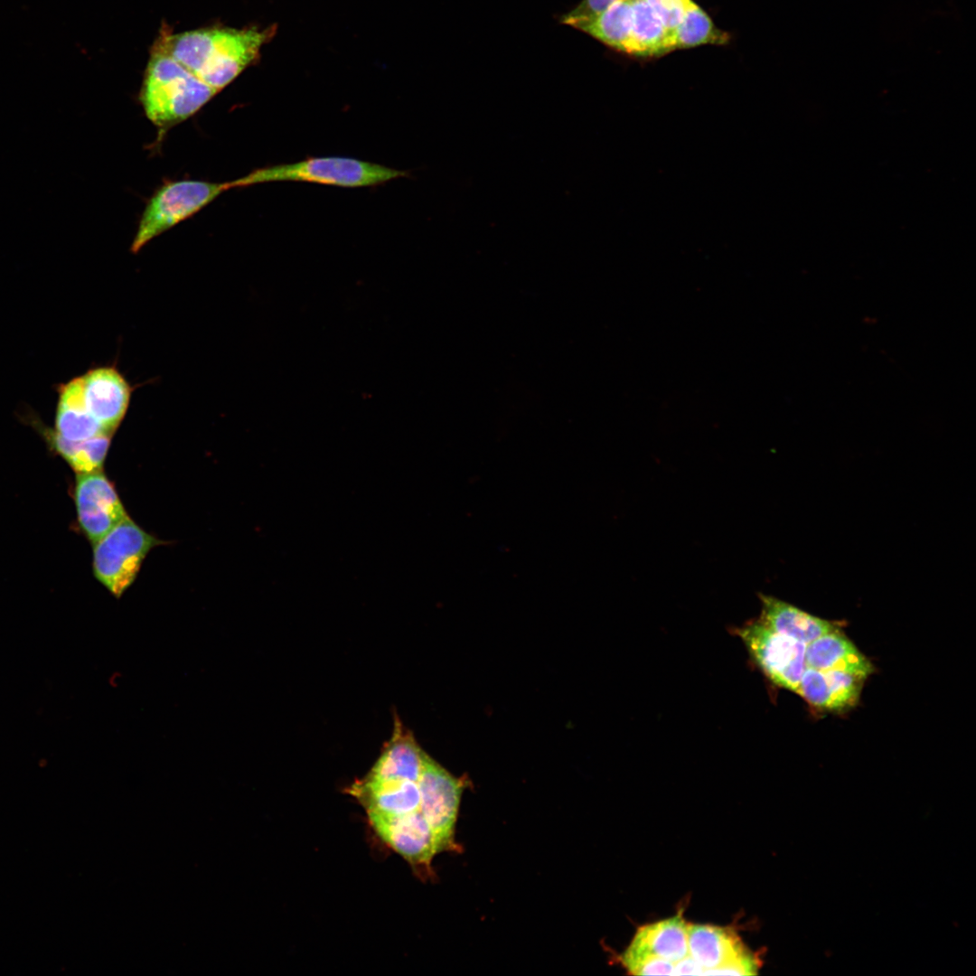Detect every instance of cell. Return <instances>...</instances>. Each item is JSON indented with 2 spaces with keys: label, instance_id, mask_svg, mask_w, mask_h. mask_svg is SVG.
<instances>
[{
  "label": "cell",
  "instance_id": "cell-1",
  "mask_svg": "<svg viewBox=\"0 0 976 976\" xmlns=\"http://www.w3.org/2000/svg\"><path fill=\"white\" fill-rule=\"evenodd\" d=\"M276 27H211L159 36L182 65L211 88L221 90L260 57Z\"/></svg>",
  "mask_w": 976,
  "mask_h": 976
},
{
  "label": "cell",
  "instance_id": "cell-2",
  "mask_svg": "<svg viewBox=\"0 0 976 976\" xmlns=\"http://www.w3.org/2000/svg\"><path fill=\"white\" fill-rule=\"evenodd\" d=\"M218 92L174 59L162 39H157L150 52L139 97L151 123L159 129H168L194 115Z\"/></svg>",
  "mask_w": 976,
  "mask_h": 976
},
{
  "label": "cell",
  "instance_id": "cell-3",
  "mask_svg": "<svg viewBox=\"0 0 976 976\" xmlns=\"http://www.w3.org/2000/svg\"><path fill=\"white\" fill-rule=\"evenodd\" d=\"M408 173L351 157H310L293 164L256 169L231 181L232 188L271 182H303L344 188L370 187L406 177Z\"/></svg>",
  "mask_w": 976,
  "mask_h": 976
},
{
  "label": "cell",
  "instance_id": "cell-4",
  "mask_svg": "<svg viewBox=\"0 0 976 976\" xmlns=\"http://www.w3.org/2000/svg\"><path fill=\"white\" fill-rule=\"evenodd\" d=\"M231 183L180 180L161 186L147 202L131 244L138 252L150 240L192 216L223 192Z\"/></svg>",
  "mask_w": 976,
  "mask_h": 976
},
{
  "label": "cell",
  "instance_id": "cell-5",
  "mask_svg": "<svg viewBox=\"0 0 976 976\" xmlns=\"http://www.w3.org/2000/svg\"><path fill=\"white\" fill-rule=\"evenodd\" d=\"M158 540L128 516L95 542L93 569L96 578L119 596L132 585L143 560Z\"/></svg>",
  "mask_w": 976,
  "mask_h": 976
},
{
  "label": "cell",
  "instance_id": "cell-6",
  "mask_svg": "<svg viewBox=\"0 0 976 976\" xmlns=\"http://www.w3.org/2000/svg\"><path fill=\"white\" fill-rule=\"evenodd\" d=\"M421 811L432 830L437 853L460 852L455 826L466 775L455 777L427 753L419 778Z\"/></svg>",
  "mask_w": 976,
  "mask_h": 976
},
{
  "label": "cell",
  "instance_id": "cell-7",
  "mask_svg": "<svg viewBox=\"0 0 976 976\" xmlns=\"http://www.w3.org/2000/svg\"><path fill=\"white\" fill-rule=\"evenodd\" d=\"M754 662L775 685L797 693L805 671L806 644L758 620L737 630Z\"/></svg>",
  "mask_w": 976,
  "mask_h": 976
},
{
  "label": "cell",
  "instance_id": "cell-8",
  "mask_svg": "<svg viewBox=\"0 0 976 976\" xmlns=\"http://www.w3.org/2000/svg\"><path fill=\"white\" fill-rule=\"evenodd\" d=\"M74 500L80 528L94 543L127 516L114 486L100 471L78 475Z\"/></svg>",
  "mask_w": 976,
  "mask_h": 976
},
{
  "label": "cell",
  "instance_id": "cell-9",
  "mask_svg": "<svg viewBox=\"0 0 976 976\" xmlns=\"http://www.w3.org/2000/svg\"><path fill=\"white\" fill-rule=\"evenodd\" d=\"M82 379L83 399L88 411L108 434L122 420L130 399V389L121 374L112 368H99Z\"/></svg>",
  "mask_w": 976,
  "mask_h": 976
},
{
  "label": "cell",
  "instance_id": "cell-10",
  "mask_svg": "<svg viewBox=\"0 0 976 976\" xmlns=\"http://www.w3.org/2000/svg\"><path fill=\"white\" fill-rule=\"evenodd\" d=\"M864 680L840 671L806 668L797 694L814 708L841 711L858 703Z\"/></svg>",
  "mask_w": 976,
  "mask_h": 976
},
{
  "label": "cell",
  "instance_id": "cell-11",
  "mask_svg": "<svg viewBox=\"0 0 976 976\" xmlns=\"http://www.w3.org/2000/svg\"><path fill=\"white\" fill-rule=\"evenodd\" d=\"M426 752L415 739L398 715L394 716L391 737L382 747L381 753L366 776L375 779L420 778Z\"/></svg>",
  "mask_w": 976,
  "mask_h": 976
},
{
  "label": "cell",
  "instance_id": "cell-12",
  "mask_svg": "<svg viewBox=\"0 0 976 976\" xmlns=\"http://www.w3.org/2000/svg\"><path fill=\"white\" fill-rule=\"evenodd\" d=\"M805 664L807 668L840 671L864 680L874 671L871 662L844 635L841 629L806 644Z\"/></svg>",
  "mask_w": 976,
  "mask_h": 976
},
{
  "label": "cell",
  "instance_id": "cell-13",
  "mask_svg": "<svg viewBox=\"0 0 976 976\" xmlns=\"http://www.w3.org/2000/svg\"><path fill=\"white\" fill-rule=\"evenodd\" d=\"M629 954L653 955L672 963L689 954L688 924L675 916L641 926L624 951Z\"/></svg>",
  "mask_w": 976,
  "mask_h": 976
},
{
  "label": "cell",
  "instance_id": "cell-14",
  "mask_svg": "<svg viewBox=\"0 0 976 976\" xmlns=\"http://www.w3.org/2000/svg\"><path fill=\"white\" fill-rule=\"evenodd\" d=\"M762 612L759 621L768 628L805 644L840 629L837 623L813 616L776 597L760 594Z\"/></svg>",
  "mask_w": 976,
  "mask_h": 976
},
{
  "label": "cell",
  "instance_id": "cell-15",
  "mask_svg": "<svg viewBox=\"0 0 976 976\" xmlns=\"http://www.w3.org/2000/svg\"><path fill=\"white\" fill-rule=\"evenodd\" d=\"M688 946L689 954L704 971L719 967L747 951L735 931L711 924L688 925Z\"/></svg>",
  "mask_w": 976,
  "mask_h": 976
},
{
  "label": "cell",
  "instance_id": "cell-16",
  "mask_svg": "<svg viewBox=\"0 0 976 976\" xmlns=\"http://www.w3.org/2000/svg\"><path fill=\"white\" fill-rule=\"evenodd\" d=\"M55 432L70 441H83L100 435H109L85 406L81 377L69 382L61 389Z\"/></svg>",
  "mask_w": 976,
  "mask_h": 976
},
{
  "label": "cell",
  "instance_id": "cell-17",
  "mask_svg": "<svg viewBox=\"0 0 976 976\" xmlns=\"http://www.w3.org/2000/svg\"><path fill=\"white\" fill-rule=\"evenodd\" d=\"M674 51V37L646 0H632L631 33L626 53L639 57L661 56Z\"/></svg>",
  "mask_w": 976,
  "mask_h": 976
},
{
  "label": "cell",
  "instance_id": "cell-18",
  "mask_svg": "<svg viewBox=\"0 0 976 976\" xmlns=\"http://www.w3.org/2000/svg\"><path fill=\"white\" fill-rule=\"evenodd\" d=\"M632 24V0H617L596 17L575 28L605 45L626 52Z\"/></svg>",
  "mask_w": 976,
  "mask_h": 976
},
{
  "label": "cell",
  "instance_id": "cell-19",
  "mask_svg": "<svg viewBox=\"0 0 976 976\" xmlns=\"http://www.w3.org/2000/svg\"><path fill=\"white\" fill-rule=\"evenodd\" d=\"M53 448L79 474L100 471L106 458L110 438L100 435L83 441H70L56 432L51 435Z\"/></svg>",
  "mask_w": 976,
  "mask_h": 976
},
{
  "label": "cell",
  "instance_id": "cell-20",
  "mask_svg": "<svg viewBox=\"0 0 976 976\" xmlns=\"http://www.w3.org/2000/svg\"><path fill=\"white\" fill-rule=\"evenodd\" d=\"M729 35L715 26L709 16L690 1L674 31V50L704 44H725Z\"/></svg>",
  "mask_w": 976,
  "mask_h": 976
},
{
  "label": "cell",
  "instance_id": "cell-21",
  "mask_svg": "<svg viewBox=\"0 0 976 976\" xmlns=\"http://www.w3.org/2000/svg\"><path fill=\"white\" fill-rule=\"evenodd\" d=\"M622 965L633 975H672L674 963L653 955H636L623 953Z\"/></svg>",
  "mask_w": 976,
  "mask_h": 976
},
{
  "label": "cell",
  "instance_id": "cell-22",
  "mask_svg": "<svg viewBox=\"0 0 976 976\" xmlns=\"http://www.w3.org/2000/svg\"><path fill=\"white\" fill-rule=\"evenodd\" d=\"M666 31L673 35L691 0H646Z\"/></svg>",
  "mask_w": 976,
  "mask_h": 976
},
{
  "label": "cell",
  "instance_id": "cell-23",
  "mask_svg": "<svg viewBox=\"0 0 976 976\" xmlns=\"http://www.w3.org/2000/svg\"><path fill=\"white\" fill-rule=\"evenodd\" d=\"M760 960L748 950L727 963L703 971L702 975H756Z\"/></svg>",
  "mask_w": 976,
  "mask_h": 976
},
{
  "label": "cell",
  "instance_id": "cell-24",
  "mask_svg": "<svg viewBox=\"0 0 976 976\" xmlns=\"http://www.w3.org/2000/svg\"><path fill=\"white\" fill-rule=\"evenodd\" d=\"M616 1L582 0L571 12L563 16L562 23L576 27L596 17Z\"/></svg>",
  "mask_w": 976,
  "mask_h": 976
},
{
  "label": "cell",
  "instance_id": "cell-25",
  "mask_svg": "<svg viewBox=\"0 0 976 976\" xmlns=\"http://www.w3.org/2000/svg\"><path fill=\"white\" fill-rule=\"evenodd\" d=\"M703 967L690 954L674 963L672 975H702Z\"/></svg>",
  "mask_w": 976,
  "mask_h": 976
}]
</instances>
